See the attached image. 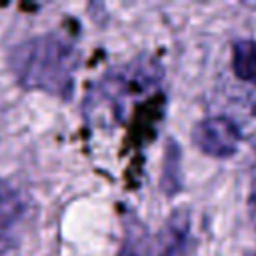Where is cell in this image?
Here are the masks:
<instances>
[{
  "label": "cell",
  "mask_w": 256,
  "mask_h": 256,
  "mask_svg": "<svg viewBox=\"0 0 256 256\" xmlns=\"http://www.w3.org/2000/svg\"><path fill=\"white\" fill-rule=\"evenodd\" d=\"M78 62V48L54 32L32 36L8 54V66L24 90H42L62 100L74 92Z\"/></svg>",
  "instance_id": "cell-1"
},
{
  "label": "cell",
  "mask_w": 256,
  "mask_h": 256,
  "mask_svg": "<svg viewBox=\"0 0 256 256\" xmlns=\"http://www.w3.org/2000/svg\"><path fill=\"white\" fill-rule=\"evenodd\" d=\"M162 70L148 56L128 66L106 72L86 94L84 114L96 126H114L122 120L124 104L134 94H144L160 82Z\"/></svg>",
  "instance_id": "cell-2"
},
{
  "label": "cell",
  "mask_w": 256,
  "mask_h": 256,
  "mask_svg": "<svg viewBox=\"0 0 256 256\" xmlns=\"http://www.w3.org/2000/svg\"><path fill=\"white\" fill-rule=\"evenodd\" d=\"M240 128L228 116H208L192 128V142L212 158H230L240 144Z\"/></svg>",
  "instance_id": "cell-3"
},
{
  "label": "cell",
  "mask_w": 256,
  "mask_h": 256,
  "mask_svg": "<svg viewBox=\"0 0 256 256\" xmlns=\"http://www.w3.org/2000/svg\"><path fill=\"white\" fill-rule=\"evenodd\" d=\"M154 256H184L190 248V218L186 210L174 212L164 230L152 238Z\"/></svg>",
  "instance_id": "cell-4"
},
{
  "label": "cell",
  "mask_w": 256,
  "mask_h": 256,
  "mask_svg": "<svg viewBox=\"0 0 256 256\" xmlns=\"http://www.w3.org/2000/svg\"><path fill=\"white\" fill-rule=\"evenodd\" d=\"M232 70L240 80H244L248 84H256V40L234 42Z\"/></svg>",
  "instance_id": "cell-5"
},
{
  "label": "cell",
  "mask_w": 256,
  "mask_h": 256,
  "mask_svg": "<svg viewBox=\"0 0 256 256\" xmlns=\"http://www.w3.org/2000/svg\"><path fill=\"white\" fill-rule=\"evenodd\" d=\"M118 256H154L152 238L140 222H132L126 226V236Z\"/></svg>",
  "instance_id": "cell-6"
},
{
  "label": "cell",
  "mask_w": 256,
  "mask_h": 256,
  "mask_svg": "<svg viewBox=\"0 0 256 256\" xmlns=\"http://www.w3.org/2000/svg\"><path fill=\"white\" fill-rule=\"evenodd\" d=\"M168 150H166V162H164V172H162V186L166 190V194H174L180 188V148L170 140L168 142Z\"/></svg>",
  "instance_id": "cell-7"
},
{
  "label": "cell",
  "mask_w": 256,
  "mask_h": 256,
  "mask_svg": "<svg viewBox=\"0 0 256 256\" xmlns=\"http://www.w3.org/2000/svg\"><path fill=\"white\" fill-rule=\"evenodd\" d=\"M248 216L256 228V180L252 182V188H250V194H248Z\"/></svg>",
  "instance_id": "cell-8"
},
{
  "label": "cell",
  "mask_w": 256,
  "mask_h": 256,
  "mask_svg": "<svg viewBox=\"0 0 256 256\" xmlns=\"http://www.w3.org/2000/svg\"><path fill=\"white\" fill-rule=\"evenodd\" d=\"M246 256H256V252H248V254H246Z\"/></svg>",
  "instance_id": "cell-9"
}]
</instances>
